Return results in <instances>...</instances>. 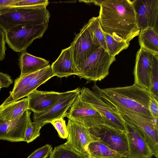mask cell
<instances>
[{
    "label": "cell",
    "instance_id": "6da1fadb",
    "mask_svg": "<svg viewBox=\"0 0 158 158\" xmlns=\"http://www.w3.org/2000/svg\"><path fill=\"white\" fill-rule=\"evenodd\" d=\"M99 23L103 31L129 42L139 35L131 1L104 0L100 5Z\"/></svg>",
    "mask_w": 158,
    "mask_h": 158
},
{
    "label": "cell",
    "instance_id": "7a4b0ae2",
    "mask_svg": "<svg viewBox=\"0 0 158 158\" xmlns=\"http://www.w3.org/2000/svg\"><path fill=\"white\" fill-rule=\"evenodd\" d=\"M100 89L106 99L116 108L153 118L148 108L153 95L149 90L135 83L127 86Z\"/></svg>",
    "mask_w": 158,
    "mask_h": 158
},
{
    "label": "cell",
    "instance_id": "3957f363",
    "mask_svg": "<svg viewBox=\"0 0 158 158\" xmlns=\"http://www.w3.org/2000/svg\"><path fill=\"white\" fill-rule=\"evenodd\" d=\"M50 15L46 8L7 7L0 13V27L5 32L19 25L48 23Z\"/></svg>",
    "mask_w": 158,
    "mask_h": 158
},
{
    "label": "cell",
    "instance_id": "277c9868",
    "mask_svg": "<svg viewBox=\"0 0 158 158\" xmlns=\"http://www.w3.org/2000/svg\"><path fill=\"white\" fill-rule=\"evenodd\" d=\"M92 89V90L85 87L81 89V99L99 113L104 124L125 132V121L116 108L106 99L95 83Z\"/></svg>",
    "mask_w": 158,
    "mask_h": 158
},
{
    "label": "cell",
    "instance_id": "5b68a950",
    "mask_svg": "<svg viewBox=\"0 0 158 158\" xmlns=\"http://www.w3.org/2000/svg\"><path fill=\"white\" fill-rule=\"evenodd\" d=\"M115 60V56L100 46L77 67L76 76L86 80L87 83L101 81L109 75L110 67Z\"/></svg>",
    "mask_w": 158,
    "mask_h": 158
},
{
    "label": "cell",
    "instance_id": "8992f818",
    "mask_svg": "<svg viewBox=\"0 0 158 158\" xmlns=\"http://www.w3.org/2000/svg\"><path fill=\"white\" fill-rule=\"evenodd\" d=\"M48 23L13 27L5 32L6 42L15 52L26 51L34 40L42 37L48 28Z\"/></svg>",
    "mask_w": 158,
    "mask_h": 158
},
{
    "label": "cell",
    "instance_id": "52a82bcc",
    "mask_svg": "<svg viewBox=\"0 0 158 158\" xmlns=\"http://www.w3.org/2000/svg\"><path fill=\"white\" fill-rule=\"evenodd\" d=\"M88 129L94 141L103 143L126 157L128 149L125 132L104 124Z\"/></svg>",
    "mask_w": 158,
    "mask_h": 158
},
{
    "label": "cell",
    "instance_id": "ba28073f",
    "mask_svg": "<svg viewBox=\"0 0 158 158\" xmlns=\"http://www.w3.org/2000/svg\"><path fill=\"white\" fill-rule=\"evenodd\" d=\"M116 109L124 120L132 123L139 129L151 149L153 155L158 158V118L147 117L135 113Z\"/></svg>",
    "mask_w": 158,
    "mask_h": 158
},
{
    "label": "cell",
    "instance_id": "9c48e42d",
    "mask_svg": "<svg viewBox=\"0 0 158 158\" xmlns=\"http://www.w3.org/2000/svg\"><path fill=\"white\" fill-rule=\"evenodd\" d=\"M65 117L79 123L88 129L104 124L99 113L89 104L84 101L80 94L77 96Z\"/></svg>",
    "mask_w": 158,
    "mask_h": 158
},
{
    "label": "cell",
    "instance_id": "30bf717a",
    "mask_svg": "<svg viewBox=\"0 0 158 158\" xmlns=\"http://www.w3.org/2000/svg\"><path fill=\"white\" fill-rule=\"evenodd\" d=\"M81 89L78 88L62 93L60 99L49 109L40 113H34L33 122L46 124L54 119L65 117L67 110L80 94Z\"/></svg>",
    "mask_w": 158,
    "mask_h": 158
},
{
    "label": "cell",
    "instance_id": "8fae6325",
    "mask_svg": "<svg viewBox=\"0 0 158 158\" xmlns=\"http://www.w3.org/2000/svg\"><path fill=\"white\" fill-rule=\"evenodd\" d=\"M125 121L128 149L125 158H152V150L142 132L134 124Z\"/></svg>",
    "mask_w": 158,
    "mask_h": 158
},
{
    "label": "cell",
    "instance_id": "7c38bea8",
    "mask_svg": "<svg viewBox=\"0 0 158 158\" xmlns=\"http://www.w3.org/2000/svg\"><path fill=\"white\" fill-rule=\"evenodd\" d=\"M70 46L77 68L100 47L94 43L87 23L76 35Z\"/></svg>",
    "mask_w": 158,
    "mask_h": 158
},
{
    "label": "cell",
    "instance_id": "4fadbf2b",
    "mask_svg": "<svg viewBox=\"0 0 158 158\" xmlns=\"http://www.w3.org/2000/svg\"><path fill=\"white\" fill-rule=\"evenodd\" d=\"M140 31L148 27L158 32V0L131 1Z\"/></svg>",
    "mask_w": 158,
    "mask_h": 158
},
{
    "label": "cell",
    "instance_id": "5bb4252c",
    "mask_svg": "<svg viewBox=\"0 0 158 158\" xmlns=\"http://www.w3.org/2000/svg\"><path fill=\"white\" fill-rule=\"evenodd\" d=\"M67 127L68 136L64 144L82 155L90 158L87 147L89 144L94 140L88 129L79 123L69 119Z\"/></svg>",
    "mask_w": 158,
    "mask_h": 158
},
{
    "label": "cell",
    "instance_id": "9a60e30c",
    "mask_svg": "<svg viewBox=\"0 0 158 158\" xmlns=\"http://www.w3.org/2000/svg\"><path fill=\"white\" fill-rule=\"evenodd\" d=\"M154 55L140 48L136 53L134 70V83L149 91L151 87L152 60Z\"/></svg>",
    "mask_w": 158,
    "mask_h": 158
},
{
    "label": "cell",
    "instance_id": "2e32d148",
    "mask_svg": "<svg viewBox=\"0 0 158 158\" xmlns=\"http://www.w3.org/2000/svg\"><path fill=\"white\" fill-rule=\"evenodd\" d=\"M30 110H27L14 120L0 124V140L11 142L24 141L25 133Z\"/></svg>",
    "mask_w": 158,
    "mask_h": 158
},
{
    "label": "cell",
    "instance_id": "e0dca14e",
    "mask_svg": "<svg viewBox=\"0 0 158 158\" xmlns=\"http://www.w3.org/2000/svg\"><path fill=\"white\" fill-rule=\"evenodd\" d=\"M62 93L39 91L35 89L27 96L28 109L39 113L49 109L60 98Z\"/></svg>",
    "mask_w": 158,
    "mask_h": 158
},
{
    "label": "cell",
    "instance_id": "ac0fdd59",
    "mask_svg": "<svg viewBox=\"0 0 158 158\" xmlns=\"http://www.w3.org/2000/svg\"><path fill=\"white\" fill-rule=\"evenodd\" d=\"M51 66L53 76L60 78L76 75L79 71L74 63L70 46L62 50Z\"/></svg>",
    "mask_w": 158,
    "mask_h": 158
},
{
    "label": "cell",
    "instance_id": "d6986e66",
    "mask_svg": "<svg viewBox=\"0 0 158 158\" xmlns=\"http://www.w3.org/2000/svg\"><path fill=\"white\" fill-rule=\"evenodd\" d=\"M19 60L20 75L36 72L49 65V61L32 55L26 51L22 52Z\"/></svg>",
    "mask_w": 158,
    "mask_h": 158
},
{
    "label": "cell",
    "instance_id": "ffe728a7",
    "mask_svg": "<svg viewBox=\"0 0 158 158\" xmlns=\"http://www.w3.org/2000/svg\"><path fill=\"white\" fill-rule=\"evenodd\" d=\"M27 98L0 106V119L3 122L12 121L20 117L28 110Z\"/></svg>",
    "mask_w": 158,
    "mask_h": 158
},
{
    "label": "cell",
    "instance_id": "44dd1931",
    "mask_svg": "<svg viewBox=\"0 0 158 158\" xmlns=\"http://www.w3.org/2000/svg\"><path fill=\"white\" fill-rule=\"evenodd\" d=\"M54 77L51 66L49 65L47 67L39 71L38 73L32 80L28 85L21 91L10 100L5 105L20 99L27 97L33 91L42 84L45 83L50 79Z\"/></svg>",
    "mask_w": 158,
    "mask_h": 158
},
{
    "label": "cell",
    "instance_id": "7402d4cb",
    "mask_svg": "<svg viewBox=\"0 0 158 158\" xmlns=\"http://www.w3.org/2000/svg\"><path fill=\"white\" fill-rule=\"evenodd\" d=\"M138 35L140 48L158 55V32L148 27L140 31Z\"/></svg>",
    "mask_w": 158,
    "mask_h": 158
},
{
    "label": "cell",
    "instance_id": "603a6c76",
    "mask_svg": "<svg viewBox=\"0 0 158 158\" xmlns=\"http://www.w3.org/2000/svg\"><path fill=\"white\" fill-rule=\"evenodd\" d=\"M87 152L90 158H125L103 143L96 141H94L89 144Z\"/></svg>",
    "mask_w": 158,
    "mask_h": 158
},
{
    "label": "cell",
    "instance_id": "cb8c5ba5",
    "mask_svg": "<svg viewBox=\"0 0 158 158\" xmlns=\"http://www.w3.org/2000/svg\"><path fill=\"white\" fill-rule=\"evenodd\" d=\"M103 33L105 39L107 51L111 56H115L122 51L128 47L129 42L119 37L112 36L104 31Z\"/></svg>",
    "mask_w": 158,
    "mask_h": 158
},
{
    "label": "cell",
    "instance_id": "d4e9b609",
    "mask_svg": "<svg viewBox=\"0 0 158 158\" xmlns=\"http://www.w3.org/2000/svg\"><path fill=\"white\" fill-rule=\"evenodd\" d=\"M87 23L94 43L107 51L105 36L100 24L98 17H92Z\"/></svg>",
    "mask_w": 158,
    "mask_h": 158
},
{
    "label": "cell",
    "instance_id": "484cf974",
    "mask_svg": "<svg viewBox=\"0 0 158 158\" xmlns=\"http://www.w3.org/2000/svg\"><path fill=\"white\" fill-rule=\"evenodd\" d=\"M39 71L28 74L20 75L15 80L13 89L10 92V96L2 104L4 105L6 104L26 87L32 79L37 75Z\"/></svg>",
    "mask_w": 158,
    "mask_h": 158
},
{
    "label": "cell",
    "instance_id": "4316f807",
    "mask_svg": "<svg viewBox=\"0 0 158 158\" xmlns=\"http://www.w3.org/2000/svg\"><path fill=\"white\" fill-rule=\"evenodd\" d=\"M49 158H88L64 144L55 147Z\"/></svg>",
    "mask_w": 158,
    "mask_h": 158
},
{
    "label": "cell",
    "instance_id": "83f0119b",
    "mask_svg": "<svg viewBox=\"0 0 158 158\" xmlns=\"http://www.w3.org/2000/svg\"><path fill=\"white\" fill-rule=\"evenodd\" d=\"M30 116L28 118L24 136V141L27 143L32 142L39 136L41 129L45 125L43 123L32 122Z\"/></svg>",
    "mask_w": 158,
    "mask_h": 158
},
{
    "label": "cell",
    "instance_id": "f1b7e54d",
    "mask_svg": "<svg viewBox=\"0 0 158 158\" xmlns=\"http://www.w3.org/2000/svg\"><path fill=\"white\" fill-rule=\"evenodd\" d=\"M149 91L158 99V55L153 56L151 74V87Z\"/></svg>",
    "mask_w": 158,
    "mask_h": 158
},
{
    "label": "cell",
    "instance_id": "f546056e",
    "mask_svg": "<svg viewBox=\"0 0 158 158\" xmlns=\"http://www.w3.org/2000/svg\"><path fill=\"white\" fill-rule=\"evenodd\" d=\"M48 0H17L10 7H31L40 8H46L48 4Z\"/></svg>",
    "mask_w": 158,
    "mask_h": 158
},
{
    "label": "cell",
    "instance_id": "4dcf8cb0",
    "mask_svg": "<svg viewBox=\"0 0 158 158\" xmlns=\"http://www.w3.org/2000/svg\"><path fill=\"white\" fill-rule=\"evenodd\" d=\"M63 117L53 120L50 123L56 130L59 136L61 138L67 139L68 132L65 120Z\"/></svg>",
    "mask_w": 158,
    "mask_h": 158
},
{
    "label": "cell",
    "instance_id": "1f68e13d",
    "mask_svg": "<svg viewBox=\"0 0 158 158\" xmlns=\"http://www.w3.org/2000/svg\"><path fill=\"white\" fill-rule=\"evenodd\" d=\"M52 147L47 144L33 152L27 158H47L52 151Z\"/></svg>",
    "mask_w": 158,
    "mask_h": 158
},
{
    "label": "cell",
    "instance_id": "d6a6232c",
    "mask_svg": "<svg viewBox=\"0 0 158 158\" xmlns=\"http://www.w3.org/2000/svg\"><path fill=\"white\" fill-rule=\"evenodd\" d=\"M150 113L154 118H158V99L152 95L148 105Z\"/></svg>",
    "mask_w": 158,
    "mask_h": 158
},
{
    "label": "cell",
    "instance_id": "836d02e7",
    "mask_svg": "<svg viewBox=\"0 0 158 158\" xmlns=\"http://www.w3.org/2000/svg\"><path fill=\"white\" fill-rule=\"evenodd\" d=\"M5 32L0 27V61L3 60L6 50Z\"/></svg>",
    "mask_w": 158,
    "mask_h": 158
},
{
    "label": "cell",
    "instance_id": "e575fe53",
    "mask_svg": "<svg viewBox=\"0 0 158 158\" xmlns=\"http://www.w3.org/2000/svg\"><path fill=\"white\" fill-rule=\"evenodd\" d=\"M13 80L7 74L0 72V87L7 88L13 83Z\"/></svg>",
    "mask_w": 158,
    "mask_h": 158
},
{
    "label": "cell",
    "instance_id": "d590c367",
    "mask_svg": "<svg viewBox=\"0 0 158 158\" xmlns=\"http://www.w3.org/2000/svg\"><path fill=\"white\" fill-rule=\"evenodd\" d=\"M17 0H0V13L3 10L10 6Z\"/></svg>",
    "mask_w": 158,
    "mask_h": 158
},
{
    "label": "cell",
    "instance_id": "8d00e7d4",
    "mask_svg": "<svg viewBox=\"0 0 158 158\" xmlns=\"http://www.w3.org/2000/svg\"><path fill=\"white\" fill-rule=\"evenodd\" d=\"M79 1L86 3H93L95 5L100 6L103 0H79Z\"/></svg>",
    "mask_w": 158,
    "mask_h": 158
},
{
    "label": "cell",
    "instance_id": "74e56055",
    "mask_svg": "<svg viewBox=\"0 0 158 158\" xmlns=\"http://www.w3.org/2000/svg\"><path fill=\"white\" fill-rule=\"evenodd\" d=\"M3 121H2V120L0 119V124L3 123Z\"/></svg>",
    "mask_w": 158,
    "mask_h": 158
},
{
    "label": "cell",
    "instance_id": "f35d334b",
    "mask_svg": "<svg viewBox=\"0 0 158 158\" xmlns=\"http://www.w3.org/2000/svg\"><path fill=\"white\" fill-rule=\"evenodd\" d=\"M1 89V88L0 87V91Z\"/></svg>",
    "mask_w": 158,
    "mask_h": 158
},
{
    "label": "cell",
    "instance_id": "ab89813d",
    "mask_svg": "<svg viewBox=\"0 0 158 158\" xmlns=\"http://www.w3.org/2000/svg\"></svg>",
    "mask_w": 158,
    "mask_h": 158
}]
</instances>
